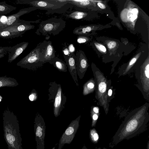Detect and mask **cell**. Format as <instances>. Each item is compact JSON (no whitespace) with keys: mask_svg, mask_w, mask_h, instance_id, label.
<instances>
[{"mask_svg":"<svg viewBox=\"0 0 149 149\" xmlns=\"http://www.w3.org/2000/svg\"><path fill=\"white\" fill-rule=\"evenodd\" d=\"M149 120L147 113L138 112L128 115L119 126L113 136L110 146L114 145L124 139H129L144 131Z\"/></svg>","mask_w":149,"mask_h":149,"instance_id":"cell-1","label":"cell"},{"mask_svg":"<svg viewBox=\"0 0 149 149\" xmlns=\"http://www.w3.org/2000/svg\"><path fill=\"white\" fill-rule=\"evenodd\" d=\"M5 138L9 149H22L18 121L16 116L8 110L3 113Z\"/></svg>","mask_w":149,"mask_h":149,"instance_id":"cell-2","label":"cell"},{"mask_svg":"<svg viewBox=\"0 0 149 149\" xmlns=\"http://www.w3.org/2000/svg\"><path fill=\"white\" fill-rule=\"evenodd\" d=\"M49 85L48 100L53 103L54 115L57 117L65 108L67 97L63 93L60 84L55 81L50 82Z\"/></svg>","mask_w":149,"mask_h":149,"instance_id":"cell-3","label":"cell"},{"mask_svg":"<svg viewBox=\"0 0 149 149\" xmlns=\"http://www.w3.org/2000/svg\"><path fill=\"white\" fill-rule=\"evenodd\" d=\"M66 22L61 18L55 17L42 21L39 24L36 33L44 36L57 35L65 28Z\"/></svg>","mask_w":149,"mask_h":149,"instance_id":"cell-4","label":"cell"},{"mask_svg":"<svg viewBox=\"0 0 149 149\" xmlns=\"http://www.w3.org/2000/svg\"><path fill=\"white\" fill-rule=\"evenodd\" d=\"M44 63L40 60L39 49L36 46L19 61L17 65L22 68L33 70L41 67Z\"/></svg>","mask_w":149,"mask_h":149,"instance_id":"cell-5","label":"cell"},{"mask_svg":"<svg viewBox=\"0 0 149 149\" xmlns=\"http://www.w3.org/2000/svg\"><path fill=\"white\" fill-rule=\"evenodd\" d=\"M34 127L36 149H45V123L43 118L39 113H37L36 115Z\"/></svg>","mask_w":149,"mask_h":149,"instance_id":"cell-6","label":"cell"},{"mask_svg":"<svg viewBox=\"0 0 149 149\" xmlns=\"http://www.w3.org/2000/svg\"><path fill=\"white\" fill-rule=\"evenodd\" d=\"M37 9H39L32 6L21 9L17 13L7 16L5 19L0 17V31L10 26L22 23V20L19 19L20 16Z\"/></svg>","mask_w":149,"mask_h":149,"instance_id":"cell-7","label":"cell"},{"mask_svg":"<svg viewBox=\"0 0 149 149\" xmlns=\"http://www.w3.org/2000/svg\"><path fill=\"white\" fill-rule=\"evenodd\" d=\"M81 117L79 115L69 124L60 139L58 149H62L65 144L72 142L78 129Z\"/></svg>","mask_w":149,"mask_h":149,"instance_id":"cell-8","label":"cell"},{"mask_svg":"<svg viewBox=\"0 0 149 149\" xmlns=\"http://www.w3.org/2000/svg\"><path fill=\"white\" fill-rule=\"evenodd\" d=\"M39 49L40 60L45 63H49L56 57L55 50L51 41L45 40L37 46Z\"/></svg>","mask_w":149,"mask_h":149,"instance_id":"cell-9","label":"cell"},{"mask_svg":"<svg viewBox=\"0 0 149 149\" xmlns=\"http://www.w3.org/2000/svg\"><path fill=\"white\" fill-rule=\"evenodd\" d=\"M77 75L80 79H82L88 67L87 59L82 51L78 50L75 55Z\"/></svg>","mask_w":149,"mask_h":149,"instance_id":"cell-10","label":"cell"},{"mask_svg":"<svg viewBox=\"0 0 149 149\" xmlns=\"http://www.w3.org/2000/svg\"><path fill=\"white\" fill-rule=\"evenodd\" d=\"M63 57L69 71L76 85L79 87L76 67L75 55L74 53H70L68 55L63 54Z\"/></svg>","mask_w":149,"mask_h":149,"instance_id":"cell-11","label":"cell"},{"mask_svg":"<svg viewBox=\"0 0 149 149\" xmlns=\"http://www.w3.org/2000/svg\"><path fill=\"white\" fill-rule=\"evenodd\" d=\"M40 20L39 19L34 21H27L22 20V23L18 25L10 26L3 30H8L11 32L24 34L26 31L35 28V26L31 24V23H38L39 22Z\"/></svg>","mask_w":149,"mask_h":149,"instance_id":"cell-12","label":"cell"},{"mask_svg":"<svg viewBox=\"0 0 149 149\" xmlns=\"http://www.w3.org/2000/svg\"><path fill=\"white\" fill-rule=\"evenodd\" d=\"M29 43L23 42L11 47L8 54V62L11 63L15 60L27 47Z\"/></svg>","mask_w":149,"mask_h":149,"instance_id":"cell-13","label":"cell"},{"mask_svg":"<svg viewBox=\"0 0 149 149\" xmlns=\"http://www.w3.org/2000/svg\"><path fill=\"white\" fill-rule=\"evenodd\" d=\"M19 85L17 80L13 78L6 76L0 77V88L4 87H15Z\"/></svg>","mask_w":149,"mask_h":149,"instance_id":"cell-14","label":"cell"},{"mask_svg":"<svg viewBox=\"0 0 149 149\" xmlns=\"http://www.w3.org/2000/svg\"><path fill=\"white\" fill-rule=\"evenodd\" d=\"M49 63L60 71L66 72L67 71V66L66 63L57 56H56Z\"/></svg>","mask_w":149,"mask_h":149,"instance_id":"cell-15","label":"cell"},{"mask_svg":"<svg viewBox=\"0 0 149 149\" xmlns=\"http://www.w3.org/2000/svg\"><path fill=\"white\" fill-rule=\"evenodd\" d=\"M73 7H74V6L72 4L67 3L59 8L54 9L45 10L47 11L45 14H53L54 13L63 14L66 13L69 10H71Z\"/></svg>","mask_w":149,"mask_h":149,"instance_id":"cell-16","label":"cell"},{"mask_svg":"<svg viewBox=\"0 0 149 149\" xmlns=\"http://www.w3.org/2000/svg\"><path fill=\"white\" fill-rule=\"evenodd\" d=\"M17 8L7 4L5 1L0 2V15H6L16 10Z\"/></svg>","mask_w":149,"mask_h":149,"instance_id":"cell-17","label":"cell"},{"mask_svg":"<svg viewBox=\"0 0 149 149\" xmlns=\"http://www.w3.org/2000/svg\"><path fill=\"white\" fill-rule=\"evenodd\" d=\"M23 34L22 33L11 32L8 30H3L0 31V38L12 39L22 36Z\"/></svg>","mask_w":149,"mask_h":149,"instance_id":"cell-18","label":"cell"},{"mask_svg":"<svg viewBox=\"0 0 149 149\" xmlns=\"http://www.w3.org/2000/svg\"><path fill=\"white\" fill-rule=\"evenodd\" d=\"M89 138L91 141L94 144L98 143L100 139L98 134L94 128L91 129L89 132Z\"/></svg>","mask_w":149,"mask_h":149,"instance_id":"cell-19","label":"cell"},{"mask_svg":"<svg viewBox=\"0 0 149 149\" xmlns=\"http://www.w3.org/2000/svg\"><path fill=\"white\" fill-rule=\"evenodd\" d=\"M29 99L31 101H34L37 98V94L36 91L34 90H32L29 96Z\"/></svg>","mask_w":149,"mask_h":149,"instance_id":"cell-20","label":"cell"},{"mask_svg":"<svg viewBox=\"0 0 149 149\" xmlns=\"http://www.w3.org/2000/svg\"><path fill=\"white\" fill-rule=\"evenodd\" d=\"M98 90L101 93H104L106 90V84L104 82H101L98 86Z\"/></svg>","mask_w":149,"mask_h":149,"instance_id":"cell-21","label":"cell"},{"mask_svg":"<svg viewBox=\"0 0 149 149\" xmlns=\"http://www.w3.org/2000/svg\"><path fill=\"white\" fill-rule=\"evenodd\" d=\"M88 40V38L86 37L79 36L77 38V42L79 43H83L86 42Z\"/></svg>","mask_w":149,"mask_h":149,"instance_id":"cell-22","label":"cell"},{"mask_svg":"<svg viewBox=\"0 0 149 149\" xmlns=\"http://www.w3.org/2000/svg\"><path fill=\"white\" fill-rule=\"evenodd\" d=\"M11 47H0V54H7L8 53Z\"/></svg>","mask_w":149,"mask_h":149,"instance_id":"cell-23","label":"cell"},{"mask_svg":"<svg viewBox=\"0 0 149 149\" xmlns=\"http://www.w3.org/2000/svg\"><path fill=\"white\" fill-rule=\"evenodd\" d=\"M96 47L100 51L103 52H105L106 51V49L105 47L102 45L98 43H95Z\"/></svg>","mask_w":149,"mask_h":149,"instance_id":"cell-24","label":"cell"},{"mask_svg":"<svg viewBox=\"0 0 149 149\" xmlns=\"http://www.w3.org/2000/svg\"><path fill=\"white\" fill-rule=\"evenodd\" d=\"M137 58L136 57H134L132 58L130 62H129V64L128 65V66L127 67L126 71H128L129 69L130 68L131 66L134 63L136 62Z\"/></svg>","mask_w":149,"mask_h":149,"instance_id":"cell-25","label":"cell"},{"mask_svg":"<svg viewBox=\"0 0 149 149\" xmlns=\"http://www.w3.org/2000/svg\"><path fill=\"white\" fill-rule=\"evenodd\" d=\"M116 43L114 41H111L107 44V46L109 48L112 49L116 45Z\"/></svg>","mask_w":149,"mask_h":149,"instance_id":"cell-26","label":"cell"},{"mask_svg":"<svg viewBox=\"0 0 149 149\" xmlns=\"http://www.w3.org/2000/svg\"><path fill=\"white\" fill-rule=\"evenodd\" d=\"M68 49L70 53H73L74 50V47L73 45L72 44L70 45L68 47Z\"/></svg>","mask_w":149,"mask_h":149,"instance_id":"cell-27","label":"cell"},{"mask_svg":"<svg viewBox=\"0 0 149 149\" xmlns=\"http://www.w3.org/2000/svg\"><path fill=\"white\" fill-rule=\"evenodd\" d=\"M63 52V54L65 55H68L70 54L68 49L67 48L64 49Z\"/></svg>","mask_w":149,"mask_h":149,"instance_id":"cell-28","label":"cell"},{"mask_svg":"<svg viewBox=\"0 0 149 149\" xmlns=\"http://www.w3.org/2000/svg\"><path fill=\"white\" fill-rule=\"evenodd\" d=\"M97 4L98 6L101 9H104L106 8L105 6L101 3L98 2L97 3Z\"/></svg>","mask_w":149,"mask_h":149,"instance_id":"cell-29","label":"cell"},{"mask_svg":"<svg viewBox=\"0 0 149 149\" xmlns=\"http://www.w3.org/2000/svg\"><path fill=\"white\" fill-rule=\"evenodd\" d=\"M137 15L136 14H133V15L131 17V20L132 21H133L135 20L137 17Z\"/></svg>","mask_w":149,"mask_h":149,"instance_id":"cell-30","label":"cell"},{"mask_svg":"<svg viewBox=\"0 0 149 149\" xmlns=\"http://www.w3.org/2000/svg\"><path fill=\"white\" fill-rule=\"evenodd\" d=\"M138 9L136 8L133 9L132 10V13L134 14H136L138 13Z\"/></svg>","mask_w":149,"mask_h":149,"instance_id":"cell-31","label":"cell"},{"mask_svg":"<svg viewBox=\"0 0 149 149\" xmlns=\"http://www.w3.org/2000/svg\"><path fill=\"white\" fill-rule=\"evenodd\" d=\"M112 94V90L111 89L109 90L108 92V95L109 96H111Z\"/></svg>","mask_w":149,"mask_h":149,"instance_id":"cell-32","label":"cell"},{"mask_svg":"<svg viewBox=\"0 0 149 149\" xmlns=\"http://www.w3.org/2000/svg\"><path fill=\"white\" fill-rule=\"evenodd\" d=\"M93 111L96 113H98V109L96 107H94L93 108Z\"/></svg>","mask_w":149,"mask_h":149,"instance_id":"cell-33","label":"cell"},{"mask_svg":"<svg viewBox=\"0 0 149 149\" xmlns=\"http://www.w3.org/2000/svg\"><path fill=\"white\" fill-rule=\"evenodd\" d=\"M6 54H0V59L4 57Z\"/></svg>","mask_w":149,"mask_h":149,"instance_id":"cell-34","label":"cell"},{"mask_svg":"<svg viewBox=\"0 0 149 149\" xmlns=\"http://www.w3.org/2000/svg\"><path fill=\"white\" fill-rule=\"evenodd\" d=\"M81 149H88L86 146L84 145ZM95 149H98L97 148H95Z\"/></svg>","mask_w":149,"mask_h":149,"instance_id":"cell-35","label":"cell"},{"mask_svg":"<svg viewBox=\"0 0 149 149\" xmlns=\"http://www.w3.org/2000/svg\"><path fill=\"white\" fill-rule=\"evenodd\" d=\"M147 149H149V141H148L147 143Z\"/></svg>","mask_w":149,"mask_h":149,"instance_id":"cell-36","label":"cell"},{"mask_svg":"<svg viewBox=\"0 0 149 149\" xmlns=\"http://www.w3.org/2000/svg\"><path fill=\"white\" fill-rule=\"evenodd\" d=\"M56 146H55L54 147H53V148H52V149H55V147H56Z\"/></svg>","mask_w":149,"mask_h":149,"instance_id":"cell-37","label":"cell"},{"mask_svg":"<svg viewBox=\"0 0 149 149\" xmlns=\"http://www.w3.org/2000/svg\"><path fill=\"white\" fill-rule=\"evenodd\" d=\"M102 149H107V148H103Z\"/></svg>","mask_w":149,"mask_h":149,"instance_id":"cell-38","label":"cell"},{"mask_svg":"<svg viewBox=\"0 0 149 149\" xmlns=\"http://www.w3.org/2000/svg\"><path fill=\"white\" fill-rule=\"evenodd\" d=\"M98 149H101V148L99 147V148H98Z\"/></svg>","mask_w":149,"mask_h":149,"instance_id":"cell-39","label":"cell"}]
</instances>
